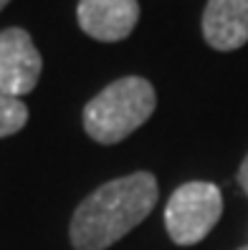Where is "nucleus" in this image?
I'll return each instance as SVG.
<instances>
[{
    "instance_id": "nucleus-1",
    "label": "nucleus",
    "mask_w": 248,
    "mask_h": 250,
    "mask_svg": "<svg viewBox=\"0 0 248 250\" xmlns=\"http://www.w3.org/2000/svg\"><path fill=\"white\" fill-rule=\"evenodd\" d=\"M159 197L152 172L116 177L81 200L71 217V245L76 250H107L147 217Z\"/></svg>"
},
{
    "instance_id": "nucleus-2",
    "label": "nucleus",
    "mask_w": 248,
    "mask_h": 250,
    "mask_svg": "<svg viewBox=\"0 0 248 250\" xmlns=\"http://www.w3.org/2000/svg\"><path fill=\"white\" fill-rule=\"evenodd\" d=\"M155 106L157 94L147 79H116L84 106V129L99 144H116L147 122Z\"/></svg>"
},
{
    "instance_id": "nucleus-3",
    "label": "nucleus",
    "mask_w": 248,
    "mask_h": 250,
    "mask_svg": "<svg viewBox=\"0 0 248 250\" xmlns=\"http://www.w3.org/2000/svg\"><path fill=\"white\" fill-rule=\"evenodd\" d=\"M223 215V195L213 182H185L165 205V228L175 245H198Z\"/></svg>"
},
{
    "instance_id": "nucleus-4",
    "label": "nucleus",
    "mask_w": 248,
    "mask_h": 250,
    "mask_svg": "<svg viewBox=\"0 0 248 250\" xmlns=\"http://www.w3.org/2000/svg\"><path fill=\"white\" fill-rule=\"evenodd\" d=\"M41 53L31 33L23 28L0 31V94L16 96L31 94L41 76Z\"/></svg>"
},
{
    "instance_id": "nucleus-5",
    "label": "nucleus",
    "mask_w": 248,
    "mask_h": 250,
    "mask_svg": "<svg viewBox=\"0 0 248 250\" xmlns=\"http://www.w3.org/2000/svg\"><path fill=\"white\" fill-rule=\"evenodd\" d=\"M79 25L86 36L114 43L135 31L139 21L137 0H79Z\"/></svg>"
},
{
    "instance_id": "nucleus-6",
    "label": "nucleus",
    "mask_w": 248,
    "mask_h": 250,
    "mask_svg": "<svg viewBox=\"0 0 248 250\" xmlns=\"http://www.w3.org/2000/svg\"><path fill=\"white\" fill-rule=\"evenodd\" d=\"M203 36L215 51H236L248 43V0H208Z\"/></svg>"
},
{
    "instance_id": "nucleus-7",
    "label": "nucleus",
    "mask_w": 248,
    "mask_h": 250,
    "mask_svg": "<svg viewBox=\"0 0 248 250\" xmlns=\"http://www.w3.org/2000/svg\"><path fill=\"white\" fill-rule=\"evenodd\" d=\"M28 122V106L16 96L0 94V139L21 131Z\"/></svg>"
},
{
    "instance_id": "nucleus-8",
    "label": "nucleus",
    "mask_w": 248,
    "mask_h": 250,
    "mask_svg": "<svg viewBox=\"0 0 248 250\" xmlns=\"http://www.w3.org/2000/svg\"><path fill=\"white\" fill-rule=\"evenodd\" d=\"M238 185L243 187V192L248 195V154L241 162V169H238Z\"/></svg>"
},
{
    "instance_id": "nucleus-9",
    "label": "nucleus",
    "mask_w": 248,
    "mask_h": 250,
    "mask_svg": "<svg viewBox=\"0 0 248 250\" xmlns=\"http://www.w3.org/2000/svg\"><path fill=\"white\" fill-rule=\"evenodd\" d=\"M8 3H10V0H0V10H3V8H5Z\"/></svg>"
},
{
    "instance_id": "nucleus-10",
    "label": "nucleus",
    "mask_w": 248,
    "mask_h": 250,
    "mask_svg": "<svg viewBox=\"0 0 248 250\" xmlns=\"http://www.w3.org/2000/svg\"><path fill=\"white\" fill-rule=\"evenodd\" d=\"M238 250H248V245H243V248H238Z\"/></svg>"
}]
</instances>
